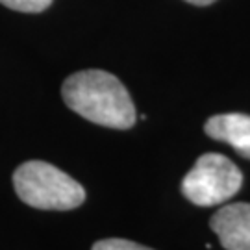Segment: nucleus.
<instances>
[{
	"instance_id": "1",
	"label": "nucleus",
	"mask_w": 250,
	"mask_h": 250,
	"mask_svg": "<svg viewBox=\"0 0 250 250\" xmlns=\"http://www.w3.org/2000/svg\"><path fill=\"white\" fill-rule=\"evenodd\" d=\"M65 104L91 123L115 130L135 125V106L119 78L106 71H80L63 82Z\"/></svg>"
},
{
	"instance_id": "2",
	"label": "nucleus",
	"mask_w": 250,
	"mask_h": 250,
	"mask_svg": "<svg viewBox=\"0 0 250 250\" xmlns=\"http://www.w3.org/2000/svg\"><path fill=\"white\" fill-rule=\"evenodd\" d=\"M13 186L24 204L37 209L67 211L83 204L85 191L63 170L46 161H26L13 172Z\"/></svg>"
},
{
	"instance_id": "3",
	"label": "nucleus",
	"mask_w": 250,
	"mask_h": 250,
	"mask_svg": "<svg viewBox=\"0 0 250 250\" xmlns=\"http://www.w3.org/2000/svg\"><path fill=\"white\" fill-rule=\"evenodd\" d=\"M243 174L223 154H204L186 174L182 191L189 202L202 208L223 204L241 189Z\"/></svg>"
},
{
	"instance_id": "4",
	"label": "nucleus",
	"mask_w": 250,
	"mask_h": 250,
	"mask_svg": "<svg viewBox=\"0 0 250 250\" xmlns=\"http://www.w3.org/2000/svg\"><path fill=\"white\" fill-rule=\"evenodd\" d=\"M209 224L226 250H250V204L224 206L211 217Z\"/></svg>"
},
{
	"instance_id": "5",
	"label": "nucleus",
	"mask_w": 250,
	"mask_h": 250,
	"mask_svg": "<svg viewBox=\"0 0 250 250\" xmlns=\"http://www.w3.org/2000/svg\"><path fill=\"white\" fill-rule=\"evenodd\" d=\"M204 132L211 139L224 141L239 156L250 160V115L224 113L208 119Z\"/></svg>"
},
{
	"instance_id": "6",
	"label": "nucleus",
	"mask_w": 250,
	"mask_h": 250,
	"mask_svg": "<svg viewBox=\"0 0 250 250\" xmlns=\"http://www.w3.org/2000/svg\"><path fill=\"white\" fill-rule=\"evenodd\" d=\"M0 4L22 13H39L45 11L52 4V0H0Z\"/></svg>"
},
{
	"instance_id": "7",
	"label": "nucleus",
	"mask_w": 250,
	"mask_h": 250,
	"mask_svg": "<svg viewBox=\"0 0 250 250\" xmlns=\"http://www.w3.org/2000/svg\"><path fill=\"white\" fill-rule=\"evenodd\" d=\"M93 250H152L128 239H102L93 245Z\"/></svg>"
},
{
	"instance_id": "8",
	"label": "nucleus",
	"mask_w": 250,
	"mask_h": 250,
	"mask_svg": "<svg viewBox=\"0 0 250 250\" xmlns=\"http://www.w3.org/2000/svg\"><path fill=\"white\" fill-rule=\"evenodd\" d=\"M189 4H195V6H209V4H213L215 0H186Z\"/></svg>"
}]
</instances>
